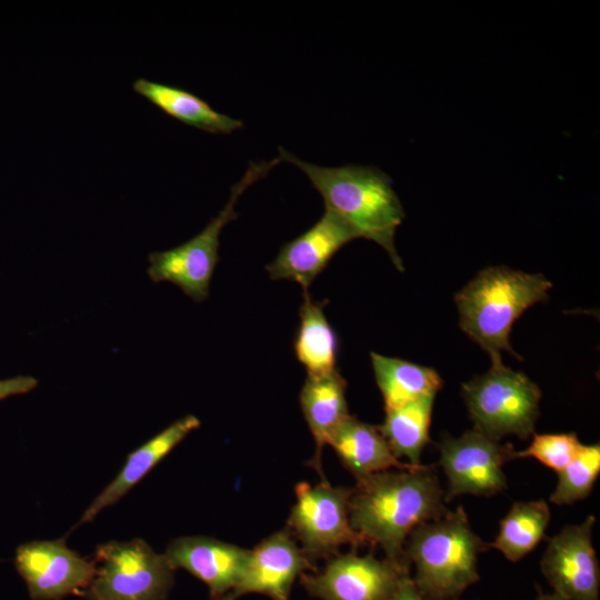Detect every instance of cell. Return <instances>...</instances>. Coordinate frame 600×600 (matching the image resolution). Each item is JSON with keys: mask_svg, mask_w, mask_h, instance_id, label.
Masks as SVG:
<instances>
[{"mask_svg": "<svg viewBox=\"0 0 600 600\" xmlns=\"http://www.w3.org/2000/svg\"><path fill=\"white\" fill-rule=\"evenodd\" d=\"M462 397L474 428L491 438L528 439L534 433L541 391L524 373L503 362L462 384Z\"/></svg>", "mask_w": 600, "mask_h": 600, "instance_id": "6", "label": "cell"}, {"mask_svg": "<svg viewBox=\"0 0 600 600\" xmlns=\"http://www.w3.org/2000/svg\"><path fill=\"white\" fill-rule=\"evenodd\" d=\"M370 358L384 410L401 407L427 394H437L443 384L432 368L377 352H370Z\"/></svg>", "mask_w": 600, "mask_h": 600, "instance_id": "21", "label": "cell"}, {"mask_svg": "<svg viewBox=\"0 0 600 600\" xmlns=\"http://www.w3.org/2000/svg\"><path fill=\"white\" fill-rule=\"evenodd\" d=\"M486 544L472 530L463 507L417 527L404 554L414 569L411 580L426 600H458L479 581L478 556Z\"/></svg>", "mask_w": 600, "mask_h": 600, "instance_id": "4", "label": "cell"}, {"mask_svg": "<svg viewBox=\"0 0 600 600\" xmlns=\"http://www.w3.org/2000/svg\"><path fill=\"white\" fill-rule=\"evenodd\" d=\"M346 391L347 381L338 369L324 374H308L300 390V408L316 443L310 466L321 480H326L321 466L323 447L337 427L350 416Z\"/></svg>", "mask_w": 600, "mask_h": 600, "instance_id": "17", "label": "cell"}, {"mask_svg": "<svg viewBox=\"0 0 600 600\" xmlns=\"http://www.w3.org/2000/svg\"><path fill=\"white\" fill-rule=\"evenodd\" d=\"M593 516L553 536L540 567L553 592L564 600H600V567L592 546Z\"/></svg>", "mask_w": 600, "mask_h": 600, "instance_id": "12", "label": "cell"}, {"mask_svg": "<svg viewBox=\"0 0 600 600\" xmlns=\"http://www.w3.org/2000/svg\"><path fill=\"white\" fill-rule=\"evenodd\" d=\"M210 600H237L233 594L231 592L224 594V596H221V597H213V598H210Z\"/></svg>", "mask_w": 600, "mask_h": 600, "instance_id": "29", "label": "cell"}, {"mask_svg": "<svg viewBox=\"0 0 600 600\" xmlns=\"http://www.w3.org/2000/svg\"><path fill=\"white\" fill-rule=\"evenodd\" d=\"M250 549L207 536L173 539L163 554L170 566L183 569L201 580L211 598L231 592L239 583Z\"/></svg>", "mask_w": 600, "mask_h": 600, "instance_id": "15", "label": "cell"}, {"mask_svg": "<svg viewBox=\"0 0 600 600\" xmlns=\"http://www.w3.org/2000/svg\"><path fill=\"white\" fill-rule=\"evenodd\" d=\"M410 576L408 563L372 553H338L321 570L300 576L309 596L318 600H389Z\"/></svg>", "mask_w": 600, "mask_h": 600, "instance_id": "9", "label": "cell"}, {"mask_svg": "<svg viewBox=\"0 0 600 600\" xmlns=\"http://www.w3.org/2000/svg\"><path fill=\"white\" fill-rule=\"evenodd\" d=\"M278 151L281 161L290 162L308 177L322 197L326 210L348 223L359 238L382 247L394 267L403 271L394 236L406 213L387 173L373 166L321 167L299 159L282 147Z\"/></svg>", "mask_w": 600, "mask_h": 600, "instance_id": "2", "label": "cell"}, {"mask_svg": "<svg viewBox=\"0 0 600 600\" xmlns=\"http://www.w3.org/2000/svg\"><path fill=\"white\" fill-rule=\"evenodd\" d=\"M351 491L327 479L314 486L304 481L296 484V502L286 528L312 563L338 554L342 546L356 549L363 544L349 519Z\"/></svg>", "mask_w": 600, "mask_h": 600, "instance_id": "8", "label": "cell"}, {"mask_svg": "<svg viewBox=\"0 0 600 600\" xmlns=\"http://www.w3.org/2000/svg\"><path fill=\"white\" fill-rule=\"evenodd\" d=\"M599 473L600 444H582L574 459L558 472V483L550 494V502L568 506L587 498Z\"/></svg>", "mask_w": 600, "mask_h": 600, "instance_id": "24", "label": "cell"}, {"mask_svg": "<svg viewBox=\"0 0 600 600\" xmlns=\"http://www.w3.org/2000/svg\"><path fill=\"white\" fill-rule=\"evenodd\" d=\"M444 501L432 468L388 470L357 480L349 499V519L363 543L380 548L390 560L409 564L404 547L410 533L443 516L448 511Z\"/></svg>", "mask_w": 600, "mask_h": 600, "instance_id": "1", "label": "cell"}, {"mask_svg": "<svg viewBox=\"0 0 600 600\" xmlns=\"http://www.w3.org/2000/svg\"><path fill=\"white\" fill-rule=\"evenodd\" d=\"M200 424L196 416L187 414L128 454L117 477L90 503L74 528L90 522L102 510L118 502Z\"/></svg>", "mask_w": 600, "mask_h": 600, "instance_id": "16", "label": "cell"}, {"mask_svg": "<svg viewBox=\"0 0 600 600\" xmlns=\"http://www.w3.org/2000/svg\"><path fill=\"white\" fill-rule=\"evenodd\" d=\"M132 89L166 114L212 134H229L243 127L240 119L214 110L194 93L167 83L138 78Z\"/></svg>", "mask_w": 600, "mask_h": 600, "instance_id": "19", "label": "cell"}, {"mask_svg": "<svg viewBox=\"0 0 600 600\" xmlns=\"http://www.w3.org/2000/svg\"><path fill=\"white\" fill-rule=\"evenodd\" d=\"M314 570L316 564L284 528L271 533L250 550L242 577L231 593L236 599L260 593L271 600H289L294 581L302 573Z\"/></svg>", "mask_w": 600, "mask_h": 600, "instance_id": "14", "label": "cell"}, {"mask_svg": "<svg viewBox=\"0 0 600 600\" xmlns=\"http://www.w3.org/2000/svg\"><path fill=\"white\" fill-rule=\"evenodd\" d=\"M357 238V232L348 223L324 210L312 227L280 248L266 270L271 280H290L308 292L336 253Z\"/></svg>", "mask_w": 600, "mask_h": 600, "instance_id": "13", "label": "cell"}, {"mask_svg": "<svg viewBox=\"0 0 600 600\" xmlns=\"http://www.w3.org/2000/svg\"><path fill=\"white\" fill-rule=\"evenodd\" d=\"M536 600H564V599L554 592L546 593L543 591H539Z\"/></svg>", "mask_w": 600, "mask_h": 600, "instance_id": "28", "label": "cell"}, {"mask_svg": "<svg viewBox=\"0 0 600 600\" xmlns=\"http://www.w3.org/2000/svg\"><path fill=\"white\" fill-rule=\"evenodd\" d=\"M551 288L541 273L487 268L454 297L460 328L490 356L491 364L501 363V351L517 356L509 341L513 323L529 307L547 300Z\"/></svg>", "mask_w": 600, "mask_h": 600, "instance_id": "3", "label": "cell"}, {"mask_svg": "<svg viewBox=\"0 0 600 600\" xmlns=\"http://www.w3.org/2000/svg\"><path fill=\"white\" fill-rule=\"evenodd\" d=\"M38 386V380L31 376H17L8 379H0V401L18 396L24 394Z\"/></svg>", "mask_w": 600, "mask_h": 600, "instance_id": "26", "label": "cell"}, {"mask_svg": "<svg viewBox=\"0 0 600 600\" xmlns=\"http://www.w3.org/2000/svg\"><path fill=\"white\" fill-rule=\"evenodd\" d=\"M527 449L513 452L516 458H533L546 467L561 471L578 454L582 447L576 433L532 434Z\"/></svg>", "mask_w": 600, "mask_h": 600, "instance_id": "25", "label": "cell"}, {"mask_svg": "<svg viewBox=\"0 0 600 600\" xmlns=\"http://www.w3.org/2000/svg\"><path fill=\"white\" fill-rule=\"evenodd\" d=\"M94 576L86 600H166L174 569L142 539L109 541L94 553Z\"/></svg>", "mask_w": 600, "mask_h": 600, "instance_id": "7", "label": "cell"}, {"mask_svg": "<svg viewBox=\"0 0 600 600\" xmlns=\"http://www.w3.org/2000/svg\"><path fill=\"white\" fill-rule=\"evenodd\" d=\"M436 394H427L401 407L386 410L379 429L392 453L408 459V463L420 466L421 453L429 443V429Z\"/></svg>", "mask_w": 600, "mask_h": 600, "instance_id": "22", "label": "cell"}, {"mask_svg": "<svg viewBox=\"0 0 600 600\" xmlns=\"http://www.w3.org/2000/svg\"><path fill=\"white\" fill-rule=\"evenodd\" d=\"M14 566L32 600L82 594L96 571L93 559L81 557L63 539L20 544L16 549Z\"/></svg>", "mask_w": 600, "mask_h": 600, "instance_id": "11", "label": "cell"}, {"mask_svg": "<svg viewBox=\"0 0 600 600\" xmlns=\"http://www.w3.org/2000/svg\"><path fill=\"white\" fill-rule=\"evenodd\" d=\"M550 519L549 506L543 500L516 502L500 521L498 534L488 547L517 562L542 540Z\"/></svg>", "mask_w": 600, "mask_h": 600, "instance_id": "23", "label": "cell"}, {"mask_svg": "<svg viewBox=\"0 0 600 600\" xmlns=\"http://www.w3.org/2000/svg\"><path fill=\"white\" fill-rule=\"evenodd\" d=\"M280 162L279 157L270 161L250 162L242 178L232 186L223 209L198 234L172 249L148 256L150 279L156 283L170 282L193 301H204L209 297L210 282L220 259L219 239L222 229L238 218L236 204L242 193Z\"/></svg>", "mask_w": 600, "mask_h": 600, "instance_id": "5", "label": "cell"}, {"mask_svg": "<svg viewBox=\"0 0 600 600\" xmlns=\"http://www.w3.org/2000/svg\"><path fill=\"white\" fill-rule=\"evenodd\" d=\"M439 464L447 479V501L460 494L491 497L507 488L503 464L513 459L511 444L473 428L460 437H443Z\"/></svg>", "mask_w": 600, "mask_h": 600, "instance_id": "10", "label": "cell"}, {"mask_svg": "<svg viewBox=\"0 0 600 600\" xmlns=\"http://www.w3.org/2000/svg\"><path fill=\"white\" fill-rule=\"evenodd\" d=\"M389 600H426L414 587L411 577L406 579Z\"/></svg>", "mask_w": 600, "mask_h": 600, "instance_id": "27", "label": "cell"}, {"mask_svg": "<svg viewBox=\"0 0 600 600\" xmlns=\"http://www.w3.org/2000/svg\"><path fill=\"white\" fill-rule=\"evenodd\" d=\"M328 444L357 480L392 469L408 470L422 466L400 461L379 426L360 421L351 414L331 433Z\"/></svg>", "mask_w": 600, "mask_h": 600, "instance_id": "18", "label": "cell"}, {"mask_svg": "<svg viewBox=\"0 0 600 600\" xmlns=\"http://www.w3.org/2000/svg\"><path fill=\"white\" fill-rule=\"evenodd\" d=\"M327 300L313 301L309 292H303L299 308V327L293 350L308 374L318 376L333 371L337 366L339 340L324 313Z\"/></svg>", "mask_w": 600, "mask_h": 600, "instance_id": "20", "label": "cell"}]
</instances>
